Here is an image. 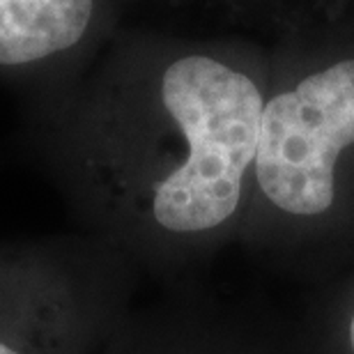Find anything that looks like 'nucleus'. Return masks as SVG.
Instances as JSON below:
<instances>
[{
    "label": "nucleus",
    "instance_id": "nucleus-1",
    "mask_svg": "<svg viewBox=\"0 0 354 354\" xmlns=\"http://www.w3.org/2000/svg\"><path fill=\"white\" fill-rule=\"evenodd\" d=\"M272 48L145 53L109 120L102 187L115 221L166 246H201L249 214Z\"/></svg>",
    "mask_w": 354,
    "mask_h": 354
},
{
    "label": "nucleus",
    "instance_id": "nucleus-2",
    "mask_svg": "<svg viewBox=\"0 0 354 354\" xmlns=\"http://www.w3.org/2000/svg\"><path fill=\"white\" fill-rule=\"evenodd\" d=\"M249 214L327 225L354 214V0H276Z\"/></svg>",
    "mask_w": 354,
    "mask_h": 354
},
{
    "label": "nucleus",
    "instance_id": "nucleus-3",
    "mask_svg": "<svg viewBox=\"0 0 354 354\" xmlns=\"http://www.w3.org/2000/svg\"><path fill=\"white\" fill-rule=\"evenodd\" d=\"M83 336L74 281L35 260H0V354H79Z\"/></svg>",
    "mask_w": 354,
    "mask_h": 354
},
{
    "label": "nucleus",
    "instance_id": "nucleus-4",
    "mask_svg": "<svg viewBox=\"0 0 354 354\" xmlns=\"http://www.w3.org/2000/svg\"><path fill=\"white\" fill-rule=\"evenodd\" d=\"M97 0H0V67L65 53L86 37Z\"/></svg>",
    "mask_w": 354,
    "mask_h": 354
},
{
    "label": "nucleus",
    "instance_id": "nucleus-5",
    "mask_svg": "<svg viewBox=\"0 0 354 354\" xmlns=\"http://www.w3.org/2000/svg\"><path fill=\"white\" fill-rule=\"evenodd\" d=\"M345 348H348V354H354V304L345 320Z\"/></svg>",
    "mask_w": 354,
    "mask_h": 354
}]
</instances>
